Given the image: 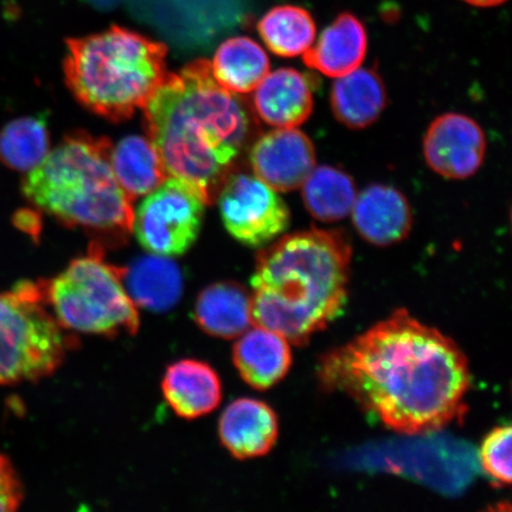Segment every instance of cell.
I'll list each match as a JSON object with an SVG mask.
<instances>
[{"mask_svg": "<svg viewBox=\"0 0 512 512\" xmlns=\"http://www.w3.org/2000/svg\"><path fill=\"white\" fill-rule=\"evenodd\" d=\"M46 306L41 281L0 293V386L42 380L66 358L73 341Z\"/></svg>", "mask_w": 512, "mask_h": 512, "instance_id": "cell-7", "label": "cell"}, {"mask_svg": "<svg viewBox=\"0 0 512 512\" xmlns=\"http://www.w3.org/2000/svg\"><path fill=\"white\" fill-rule=\"evenodd\" d=\"M352 248L341 230L292 233L256 256L253 325L303 345L341 316L348 299Z\"/></svg>", "mask_w": 512, "mask_h": 512, "instance_id": "cell-3", "label": "cell"}, {"mask_svg": "<svg viewBox=\"0 0 512 512\" xmlns=\"http://www.w3.org/2000/svg\"><path fill=\"white\" fill-rule=\"evenodd\" d=\"M351 211L357 233L377 247L405 240L413 227L411 204L392 185H369L357 195Z\"/></svg>", "mask_w": 512, "mask_h": 512, "instance_id": "cell-12", "label": "cell"}, {"mask_svg": "<svg viewBox=\"0 0 512 512\" xmlns=\"http://www.w3.org/2000/svg\"><path fill=\"white\" fill-rule=\"evenodd\" d=\"M210 64L215 80L236 94L254 91L271 68L265 50L249 37H234L223 42Z\"/></svg>", "mask_w": 512, "mask_h": 512, "instance_id": "cell-22", "label": "cell"}, {"mask_svg": "<svg viewBox=\"0 0 512 512\" xmlns=\"http://www.w3.org/2000/svg\"><path fill=\"white\" fill-rule=\"evenodd\" d=\"M194 317L210 336L238 338L253 326L251 294L232 281L210 285L197 297Z\"/></svg>", "mask_w": 512, "mask_h": 512, "instance_id": "cell-19", "label": "cell"}, {"mask_svg": "<svg viewBox=\"0 0 512 512\" xmlns=\"http://www.w3.org/2000/svg\"><path fill=\"white\" fill-rule=\"evenodd\" d=\"M233 361L243 381L254 389L267 390L290 371L292 351L283 336L254 325L239 336Z\"/></svg>", "mask_w": 512, "mask_h": 512, "instance_id": "cell-15", "label": "cell"}, {"mask_svg": "<svg viewBox=\"0 0 512 512\" xmlns=\"http://www.w3.org/2000/svg\"><path fill=\"white\" fill-rule=\"evenodd\" d=\"M49 146L46 114L19 118L0 132V162L12 170L29 172L48 156Z\"/></svg>", "mask_w": 512, "mask_h": 512, "instance_id": "cell-25", "label": "cell"}, {"mask_svg": "<svg viewBox=\"0 0 512 512\" xmlns=\"http://www.w3.org/2000/svg\"><path fill=\"white\" fill-rule=\"evenodd\" d=\"M366 27L350 12L339 14L320 35L318 42L304 54L307 67L329 78L354 72L366 59Z\"/></svg>", "mask_w": 512, "mask_h": 512, "instance_id": "cell-17", "label": "cell"}, {"mask_svg": "<svg viewBox=\"0 0 512 512\" xmlns=\"http://www.w3.org/2000/svg\"><path fill=\"white\" fill-rule=\"evenodd\" d=\"M168 48L136 31L113 25L67 41L64 75L88 111L120 123L130 119L162 85Z\"/></svg>", "mask_w": 512, "mask_h": 512, "instance_id": "cell-5", "label": "cell"}, {"mask_svg": "<svg viewBox=\"0 0 512 512\" xmlns=\"http://www.w3.org/2000/svg\"><path fill=\"white\" fill-rule=\"evenodd\" d=\"M302 187L306 210L313 219L325 223L345 219L357 197L354 179L335 166L315 168Z\"/></svg>", "mask_w": 512, "mask_h": 512, "instance_id": "cell-23", "label": "cell"}, {"mask_svg": "<svg viewBox=\"0 0 512 512\" xmlns=\"http://www.w3.org/2000/svg\"><path fill=\"white\" fill-rule=\"evenodd\" d=\"M147 137L169 177L184 179L213 204L253 137L254 115L197 60L168 74L143 107Z\"/></svg>", "mask_w": 512, "mask_h": 512, "instance_id": "cell-2", "label": "cell"}, {"mask_svg": "<svg viewBox=\"0 0 512 512\" xmlns=\"http://www.w3.org/2000/svg\"><path fill=\"white\" fill-rule=\"evenodd\" d=\"M219 434L222 445L236 459L266 456L278 440V416L265 402L236 400L222 413Z\"/></svg>", "mask_w": 512, "mask_h": 512, "instance_id": "cell-13", "label": "cell"}, {"mask_svg": "<svg viewBox=\"0 0 512 512\" xmlns=\"http://www.w3.org/2000/svg\"><path fill=\"white\" fill-rule=\"evenodd\" d=\"M21 480L9 458L0 453V512L16 511L23 502Z\"/></svg>", "mask_w": 512, "mask_h": 512, "instance_id": "cell-27", "label": "cell"}, {"mask_svg": "<svg viewBox=\"0 0 512 512\" xmlns=\"http://www.w3.org/2000/svg\"><path fill=\"white\" fill-rule=\"evenodd\" d=\"M313 94L303 73L280 68L268 73L255 88L252 108L265 124L275 128H297L309 120Z\"/></svg>", "mask_w": 512, "mask_h": 512, "instance_id": "cell-14", "label": "cell"}, {"mask_svg": "<svg viewBox=\"0 0 512 512\" xmlns=\"http://www.w3.org/2000/svg\"><path fill=\"white\" fill-rule=\"evenodd\" d=\"M216 200L224 227L242 245L266 246L290 226V209L283 198L256 176L233 172Z\"/></svg>", "mask_w": 512, "mask_h": 512, "instance_id": "cell-9", "label": "cell"}, {"mask_svg": "<svg viewBox=\"0 0 512 512\" xmlns=\"http://www.w3.org/2000/svg\"><path fill=\"white\" fill-rule=\"evenodd\" d=\"M125 286L137 306L163 312L182 297L183 275L176 262L162 255L143 256L125 274Z\"/></svg>", "mask_w": 512, "mask_h": 512, "instance_id": "cell-20", "label": "cell"}, {"mask_svg": "<svg viewBox=\"0 0 512 512\" xmlns=\"http://www.w3.org/2000/svg\"><path fill=\"white\" fill-rule=\"evenodd\" d=\"M465 2L478 6V8H492V6L501 5L507 2V0H465Z\"/></svg>", "mask_w": 512, "mask_h": 512, "instance_id": "cell-28", "label": "cell"}, {"mask_svg": "<svg viewBox=\"0 0 512 512\" xmlns=\"http://www.w3.org/2000/svg\"><path fill=\"white\" fill-rule=\"evenodd\" d=\"M206 206L194 185L170 176L140 204L134 214V233L152 254L182 255L200 234Z\"/></svg>", "mask_w": 512, "mask_h": 512, "instance_id": "cell-8", "label": "cell"}, {"mask_svg": "<svg viewBox=\"0 0 512 512\" xmlns=\"http://www.w3.org/2000/svg\"><path fill=\"white\" fill-rule=\"evenodd\" d=\"M511 439L510 426L498 427L485 438L480 448L484 472L497 484H511Z\"/></svg>", "mask_w": 512, "mask_h": 512, "instance_id": "cell-26", "label": "cell"}, {"mask_svg": "<svg viewBox=\"0 0 512 512\" xmlns=\"http://www.w3.org/2000/svg\"><path fill=\"white\" fill-rule=\"evenodd\" d=\"M330 101L339 123L351 130H363L381 117L388 99L380 74L374 69L357 68L337 78Z\"/></svg>", "mask_w": 512, "mask_h": 512, "instance_id": "cell-18", "label": "cell"}, {"mask_svg": "<svg viewBox=\"0 0 512 512\" xmlns=\"http://www.w3.org/2000/svg\"><path fill=\"white\" fill-rule=\"evenodd\" d=\"M256 177L277 192L302 188L315 170L317 155L312 140L297 128H277L260 137L249 153Z\"/></svg>", "mask_w": 512, "mask_h": 512, "instance_id": "cell-11", "label": "cell"}, {"mask_svg": "<svg viewBox=\"0 0 512 512\" xmlns=\"http://www.w3.org/2000/svg\"><path fill=\"white\" fill-rule=\"evenodd\" d=\"M111 151L107 138L68 134L24 177L23 195L64 226L85 230L105 249L123 246L133 232V202L113 174Z\"/></svg>", "mask_w": 512, "mask_h": 512, "instance_id": "cell-4", "label": "cell"}, {"mask_svg": "<svg viewBox=\"0 0 512 512\" xmlns=\"http://www.w3.org/2000/svg\"><path fill=\"white\" fill-rule=\"evenodd\" d=\"M115 178L132 202L149 195L169 177L155 144L149 137L128 136L112 147Z\"/></svg>", "mask_w": 512, "mask_h": 512, "instance_id": "cell-21", "label": "cell"}, {"mask_svg": "<svg viewBox=\"0 0 512 512\" xmlns=\"http://www.w3.org/2000/svg\"><path fill=\"white\" fill-rule=\"evenodd\" d=\"M424 157L430 168L448 179H465L483 165L486 139L483 128L467 115H440L425 134Z\"/></svg>", "mask_w": 512, "mask_h": 512, "instance_id": "cell-10", "label": "cell"}, {"mask_svg": "<svg viewBox=\"0 0 512 512\" xmlns=\"http://www.w3.org/2000/svg\"><path fill=\"white\" fill-rule=\"evenodd\" d=\"M162 390L172 411L188 420L214 412L222 400L219 375L209 364L196 360L171 364L165 371Z\"/></svg>", "mask_w": 512, "mask_h": 512, "instance_id": "cell-16", "label": "cell"}, {"mask_svg": "<svg viewBox=\"0 0 512 512\" xmlns=\"http://www.w3.org/2000/svg\"><path fill=\"white\" fill-rule=\"evenodd\" d=\"M328 392L349 396L396 433L443 430L466 412L469 362L452 339L398 310L318 364Z\"/></svg>", "mask_w": 512, "mask_h": 512, "instance_id": "cell-1", "label": "cell"}, {"mask_svg": "<svg viewBox=\"0 0 512 512\" xmlns=\"http://www.w3.org/2000/svg\"><path fill=\"white\" fill-rule=\"evenodd\" d=\"M266 47L280 57L304 55L316 40V22L309 11L296 5L275 6L258 23Z\"/></svg>", "mask_w": 512, "mask_h": 512, "instance_id": "cell-24", "label": "cell"}, {"mask_svg": "<svg viewBox=\"0 0 512 512\" xmlns=\"http://www.w3.org/2000/svg\"><path fill=\"white\" fill-rule=\"evenodd\" d=\"M127 267L105 259V248L93 242L87 255L70 262L56 278L41 281L44 303L64 330L99 336L134 335L138 306L125 286Z\"/></svg>", "mask_w": 512, "mask_h": 512, "instance_id": "cell-6", "label": "cell"}]
</instances>
